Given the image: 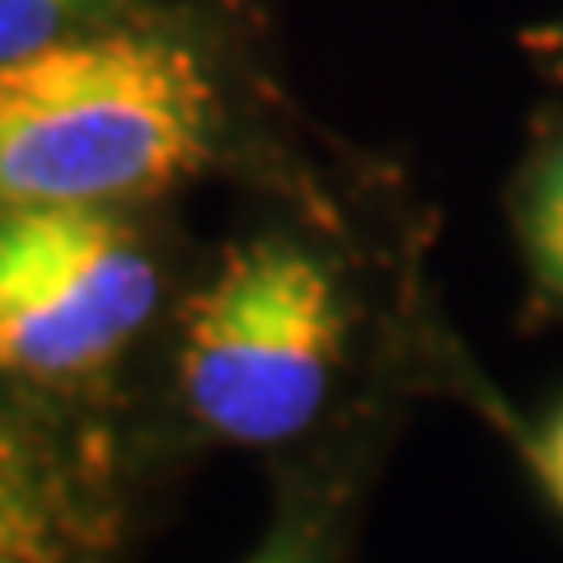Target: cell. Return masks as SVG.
<instances>
[{"mask_svg":"<svg viewBox=\"0 0 563 563\" xmlns=\"http://www.w3.org/2000/svg\"><path fill=\"white\" fill-rule=\"evenodd\" d=\"M90 503L38 437L0 418V563H90Z\"/></svg>","mask_w":563,"mask_h":563,"instance_id":"4","label":"cell"},{"mask_svg":"<svg viewBox=\"0 0 563 563\" xmlns=\"http://www.w3.org/2000/svg\"><path fill=\"white\" fill-rule=\"evenodd\" d=\"M155 263L113 207L0 211V376H95L146 329Z\"/></svg>","mask_w":563,"mask_h":563,"instance_id":"3","label":"cell"},{"mask_svg":"<svg viewBox=\"0 0 563 563\" xmlns=\"http://www.w3.org/2000/svg\"><path fill=\"white\" fill-rule=\"evenodd\" d=\"M132 0H0V62L38 52L76 33L113 29Z\"/></svg>","mask_w":563,"mask_h":563,"instance_id":"5","label":"cell"},{"mask_svg":"<svg viewBox=\"0 0 563 563\" xmlns=\"http://www.w3.org/2000/svg\"><path fill=\"white\" fill-rule=\"evenodd\" d=\"M217 85L179 38L95 29L0 62V211L122 207L207 165Z\"/></svg>","mask_w":563,"mask_h":563,"instance_id":"1","label":"cell"},{"mask_svg":"<svg viewBox=\"0 0 563 563\" xmlns=\"http://www.w3.org/2000/svg\"><path fill=\"white\" fill-rule=\"evenodd\" d=\"M339 282L291 240L244 244L192 301L179 390L207 432L240 446L301 437L343 362Z\"/></svg>","mask_w":563,"mask_h":563,"instance_id":"2","label":"cell"},{"mask_svg":"<svg viewBox=\"0 0 563 563\" xmlns=\"http://www.w3.org/2000/svg\"><path fill=\"white\" fill-rule=\"evenodd\" d=\"M536 470H540L544 488H550L554 507L563 512V409L550 418V428L540 432V446H536Z\"/></svg>","mask_w":563,"mask_h":563,"instance_id":"7","label":"cell"},{"mask_svg":"<svg viewBox=\"0 0 563 563\" xmlns=\"http://www.w3.org/2000/svg\"><path fill=\"white\" fill-rule=\"evenodd\" d=\"M250 563H310V550H306V540H296V536H277L268 550Z\"/></svg>","mask_w":563,"mask_h":563,"instance_id":"8","label":"cell"},{"mask_svg":"<svg viewBox=\"0 0 563 563\" xmlns=\"http://www.w3.org/2000/svg\"><path fill=\"white\" fill-rule=\"evenodd\" d=\"M526 240H531V258L540 282L563 301V146L540 169L531 211H526Z\"/></svg>","mask_w":563,"mask_h":563,"instance_id":"6","label":"cell"}]
</instances>
